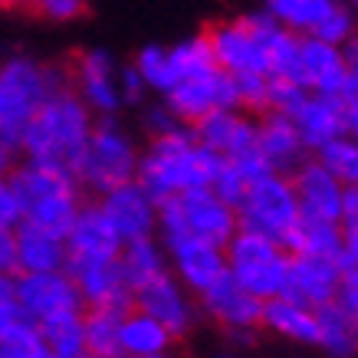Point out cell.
I'll return each mask as SVG.
<instances>
[{"label":"cell","instance_id":"1","mask_svg":"<svg viewBox=\"0 0 358 358\" xmlns=\"http://www.w3.org/2000/svg\"><path fill=\"white\" fill-rule=\"evenodd\" d=\"M204 36L214 63L230 76H293L299 36L293 30H286L270 10L214 23Z\"/></svg>","mask_w":358,"mask_h":358},{"label":"cell","instance_id":"2","mask_svg":"<svg viewBox=\"0 0 358 358\" xmlns=\"http://www.w3.org/2000/svg\"><path fill=\"white\" fill-rule=\"evenodd\" d=\"M92 125H96V115L73 92V86H59L36 106L30 122L23 125L20 138H17V152L27 162L56 164V168L73 171L86 148Z\"/></svg>","mask_w":358,"mask_h":358},{"label":"cell","instance_id":"3","mask_svg":"<svg viewBox=\"0 0 358 358\" xmlns=\"http://www.w3.org/2000/svg\"><path fill=\"white\" fill-rule=\"evenodd\" d=\"M220 162L224 158L207 152L187 125H178L171 131L152 135V141L141 148L135 181L162 204L191 187H210Z\"/></svg>","mask_w":358,"mask_h":358},{"label":"cell","instance_id":"4","mask_svg":"<svg viewBox=\"0 0 358 358\" xmlns=\"http://www.w3.org/2000/svg\"><path fill=\"white\" fill-rule=\"evenodd\" d=\"M10 174L17 194H20L23 224L56 230V234H66L73 227L79 207H83V187H79L76 174L56 168V164L27 162V158Z\"/></svg>","mask_w":358,"mask_h":358},{"label":"cell","instance_id":"5","mask_svg":"<svg viewBox=\"0 0 358 358\" xmlns=\"http://www.w3.org/2000/svg\"><path fill=\"white\" fill-rule=\"evenodd\" d=\"M69 86V69L33 56H10L0 63V138L17 148L23 125L53 89Z\"/></svg>","mask_w":358,"mask_h":358},{"label":"cell","instance_id":"6","mask_svg":"<svg viewBox=\"0 0 358 358\" xmlns=\"http://www.w3.org/2000/svg\"><path fill=\"white\" fill-rule=\"evenodd\" d=\"M237 207L224 201L214 187H191L158 204V240L201 237L224 247L237 234Z\"/></svg>","mask_w":358,"mask_h":358},{"label":"cell","instance_id":"7","mask_svg":"<svg viewBox=\"0 0 358 358\" xmlns=\"http://www.w3.org/2000/svg\"><path fill=\"white\" fill-rule=\"evenodd\" d=\"M138 155H141V148L135 145V138L122 129L119 122L96 119L73 174H76L79 187H86L92 194H106V191L125 185V181H135V174H138Z\"/></svg>","mask_w":358,"mask_h":358},{"label":"cell","instance_id":"8","mask_svg":"<svg viewBox=\"0 0 358 358\" xmlns=\"http://www.w3.org/2000/svg\"><path fill=\"white\" fill-rule=\"evenodd\" d=\"M224 253H227V273L247 293H253L263 303L282 293L289 253H286L280 240L257 234V230L237 227V234L224 243Z\"/></svg>","mask_w":358,"mask_h":358},{"label":"cell","instance_id":"9","mask_svg":"<svg viewBox=\"0 0 358 358\" xmlns=\"http://www.w3.org/2000/svg\"><path fill=\"white\" fill-rule=\"evenodd\" d=\"M299 201H296V187L289 174H260L253 178L237 201V220L240 227L266 234V237L280 240L286 247V240L299 224Z\"/></svg>","mask_w":358,"mask_h":358},{"label":"cell","instance_id":"10","mask_svg":"<svg viewBox=\"0 0 358 358\" xmlns=\"http://www.w3.org/2000/svg\"><path fill=\"white\" fill-rule=\"evenodd\" d=\"M266 10L296 36H319L336 46L358 36L355 10L345 0H266Z\"/></svg>","mask_w":358,"mask_h":358},{"label":"cell","instance_id":"11","mask_svg":"<svg viewBox=\"0 0 358 358\" xmlns=\"http://www.w3.org/2000/svg\"><path fill=\"white\" fill-rule=\"evenodd\" d=\"M69 69V86L96 119H112L125 106L122 99V66L106 50H83L76 59L66 66Z\"/></svg>","mask_w":358,"mask_h":358},{"label":"cell","instance_id":"12","mask_svg":"<svg viewBox=\"0 0 358 358\" xmlns=\"http://www.w3.org/2000/svg\"><path fill=\"white\" fill-rule=\"evenodd\" d=\"M289 83L303 86L306 92L348 99L352 96V73H348L345 46H336L319 36H299V53H296Z\"/></svg>","mask_w":358,"mask_h":358},{"label":"cell","instance_id":"13","mask_svg":"<svg viewBox=\"0 0 358 358\" xmlns=\"http://www.w3.org/2000/svg\"><path fill=\"white\" fill-rule=\"evenodd\" d=\"M164 106L178 115V122L194 125L217 109H240L237 102V79L224 73L220 66H210L197 76L181 79L174 89L164 92Z\"/></svg>","mask_w":358,"mask_h":358},{"label":"cell","instance_id":"14","mask_svg":"<svg viewBox=\"0 0 358 358\" xmlns=\"http://www.w3.org/2000/svg\"><path fill=\"white\" fill-rule=\"evenodd\" d=\"M131 306L141 309V313L155 315L174 338L191 336L197 326V319H201L197 296L191 293L171 270L162 273V276H155V280H148L145 286H138V289L131 293Z\"/></svg>","mask_w":358,"mask_h":358},{"label":"cell","instance_id":"15","mask_svg":"<svg viewBox=\"0 0 358 358\" xmlns=\"http://www.w3.org/2000/svg\"><path fill=\"white\" fill-rule=\"evenodd\" d=\"M17 296H20L23 315L43 326L56 315L83 313V296H79L76 282L66 270L50 273H17Z\"/></svg>","mask_w":358,"mask_h":358},{"label":"cell","instance_id":"16","mask_svg":"<svg viewBox=\"0 0 358 358\" xmlns=\"http://www.w3.org/2000/svg\"><path fill=\"white\" fill-rule=\"evenodd\" d=\"M197 306L207 319H214L220 329H227L237 338H247L263 322V299L247 293L230 273H224L214 286H207L197 296Z\"/></svg>","mask_w":358,"mask_h":358},{"label":"cell","instance_id":"17","mask_svg":"<svg viewBox=\"0 0 358 358\" xmlns=\"http://www.w3.org/2000/svg\"><path fill=\"white\" fill-rule=\"evenodd\" d=\"M162 243L171 273L194 296H201L207 286H214L227 273V253L220 243H210L201 237H168Z\"/></svg>","mask_w":358,"mask_h":358},{"label":"cell","instance_id":"18","mask_svg":"<svg viewBox=\"0 0 358 358\" xmlns=\"http://www.w3.org/2000/svg\"><path fill=\"white\" fill-rule=\"evenodd\" d=\"M102 207V214L109 217L122 243L141 237H155L158 234V201H155L138 181H125V185L112 187L106 194H99L96 201Z\"/></svg>","mask_w":358,"mask_h":358},{"label":"cell","instance_id":"19","mask_svg":"<svg viewBox=\"0 0 358 358\" xmlns=\"http://www.w3.org/2000/svg\"><path fill=\"white\" fill-rule=\"evenodd\" d=\"M66 273L73 276L86 309H129L131 306V289L119 266V257L66 263Z\"/></svg>","mask_w":358,"mask_h":358},{"label":"cell","instance_id":"20","mask_svg":"<svg viewBox=\"0 0 358 358\" xmlns=\"http://www.w3.org/2000/svg\"><path fill=\"white\" fill-rule=\"evenodd\" d=\"M342 270L345 266L336 257H296V253H289L282 296H293L299 303L319 309V306L336 299L338 282H342Z\"/></svg>","mask_w":358,"mask_h":358},{"label":"cell","instance_id":"21","mask_svg":"<svg viewBox=\"0 0 358 358\" xmlns=\"http://www.w3.org/2000/svg\"><path fill=\"white\" fill-rule=\"evenodd\" d=\"M293 119L299 138L306 141L309 152H319L326 141L338 138L348 131L345 122V99L322 96V92H303L296 99V106L286 112Z\"/></svg>","mask_w":358,"mask_h":358},{"label":"cell","instance_id":"22","mask_svg":"<svg viewBox=\"0 0 358 358\" xmlns=\"http://www.w3.org/2000/svg\"><path fill=\"white\" fill-rule=\"evenodd\" d=\"M253 152L266 164L273 174H293L306 162V141L299 138L293 119L282 112H263L257 122V138H253Z\"/></svg>","mask_w":358,"mask_h":358},{"label":"cell","instance_id":"23","mask_svg":"<svg viewBox=\"0 0 358 358\" xmlns=\"http://www.w3.org/2000/svg\"><path fill=\"white\" fill-rule=\"evenodd\" d=\"M191 131L210 155L230 162V158H243V155L253 152L257 122L250 119L243 109H217L204 115V119H197L191 125Z\"/></svg>","mask_w":358,"mask_h":358},{"label":"cell","instance_id":"24","mask_svg":"<svg viewBox=\"0 0 358 358\" xmlns=\"http://www.w3.org/2000/svg\"><path fill=\"white\" fill-rule=\"evenodd\" d=\"M122 253V237L102 214L99 204L79 207L73 227L66 230V263L83 260H115Z\"/></svg>","mask_w":358,"mask_h":358},{"label":"cell","instance_id":"25","mask_svg":"<svg viewBox=\"0 0 358 358\" xmlns=\"http://www.w3.org/2000/svg\"><path fill=\"white\" fill-rule=\"evenodd\" d=\"M289 178H293L296 201H299V214L303 217H322V220L342 217L345 185L319 158H306Z\"/></svg>","mask_w":358,"mask_h":358},{"label":"cell","instance_id":"26","mask_svg":"<svg viewBox=\"0 0 358 358\" xmlns=\"http://www.w3.org/2000/svg\"><path fill=\"white\" fill-rule=\"evenodd\" d=\"M178 338L155 319V315L141 313L135 306L125 309L122 315V332H119V355L125 358H158L168 355Z\"/></svg>","mask_w":358,"mask_h":358},{"label":"cell","instance_id":"27","mask_svg":"<svg viewBox=\"0 0 358 358\" xmlns=\"http://www.w3.org/2000/svg\"><path fill=\"white\" fill-rule=\"evenodd\" d=\"M263 329H270L273 336L299 342V345H315L319 336V319H315L313 306L299 303L293 296H273L263 303Z\"/></svg>","mask_w":358,"mask_h":358},{"label":"cell","instance_id":"28","mask_svg":"<svg viewBox=\"0 0 358 358\" xmlns=\"http://www.w3.org/2000/svg\"><path fill=\"white\" fill-rule=\"evenodd\" d=\"M66 270V234L20 224L17 227V273Z\"/></svg>","mask_w":358,"mask_h":358},{"label":"cell","instance_id":"29","mask_svg":"<svg viewBox=\"0 0 358 358\" xmlns=\"http://www.w3.org/2000/svg\"><path fill=\"white\" fill-rule=\"evenodd\" d=\"M342 224L338 220H322V217H299V224L293 227L286 250L296 257H336L342 260Z\"/></svg>","mask_w":358,"mask_h":358},{"label":"cell","instance_id":"30","mask_svg":"<svg viewBox=\"0 0 358 358\" xmlns=\"http://www.w3.org/2000/svg\"><path fill=\"white\" fill-rule=\"evenodd\" d=\"M319 319V336L315 345L322 348L329 358H358V322L332 299V303L315 309Z\"/></svg>","mask_w":358,"mask_h":358},{"label":"cell","instance_id":"31","mask_svg":"<svg viewBox=\"0 0 358 358\" xmlns=\"http://www.w3.org/2000/svg\"><path fill=\"white\" fill-rule=\"evenodd\" d=\"M119 266L125 273V282H129V289L135 293L138 286H145L148 280L155 276H162L168 273V253H164V243L155 237H141V240H129V243H122V253H119Z\"/></svg>","mask_w":358,"mask_h":358},{"label":"cell","instance_id":"32","mask_svg":"<svg viewBox=\"0 0 358 358\" xmlns=\"http://www.w3.org/2000/svg\"><path fill=\"white\" fill-rule=\"evenodd\" d=\"M40 336H43L50 358H89L86 336H83V313L56 315L40 326Z\"/></svg>","mask_w":358,"mask_h":358},{"label":"cell","instance_id":"33","mask_svg":"<svg viewBox=\"0 0 358 358\" xmlns=\"http://www.w3.org/2000/svg\"><path fill=\"white\" fill-rule=\"evenodd\" d=\"M125 309H83V336L89 355H119V332Z\"/></svg>","mask_w":358,"mask_h":358},{"label":"cell","instance_id":"34","mask_svg":"<svg viewBox=\"0 0 358 358\" xmlns=\"http://www.w3.org/2000/svg\"><path fill=\"white\" fill-rule=\"evenodd\" d=\"M315 158L326 164L342 185H358V138L355 135L345 131V135L326 141V145L315 152Z\"/></svg>","mask_w":358,"mask_h":358},{"label":"cell","instance_id":"35","mask_svg":"<svg viewBox=\"0 0 358 358\" xmlns=\"http://www.w3.org/2000/svg\"><path fill=\"white\" fill-rule=\"evenodd\" d=\"M0 358H50L36 322H20L0 336Z\"/></svg>","mask_w":358,"mask_h":358},{"label":"cell","instance_id":"36","mask_svg":"<svg viewBox=\"0 0 358 358\" xmlns=\"http://www.w3.org/2000/svg\"><path fill=\"white\" fill-rule=\"evenodd\" d=\"M135 69L138 76L145 79L148 92H158L164 96L171 89V63H168V46H145L138 56H135Z\"/></svg>","mask_w":358,"mask_h":358},{"label":"cell","instance_id":"37","mask_svg":"<svg viewBox=\"0 0 358 358\" xmlns=\"http://www.w3.org/2000/svg\"><path fill=\"white\" fill-rule=\"evenodd\" d=\"M27 322V315L20 309V296H17V273L13 276H3L0 273V336L10 332L13 326Z\"/></svg>","mask_w":358,"mask_h":358},{"label":"cell","instance_id":"38","mask_svg":"<svg viewBox=\"0 0 358 358\" xmlns=\"http://www.w3.org/2000/svg\"><path fill=\"white\" fill-rule=\"evenodd\" d=\"M89 0H30L27 10L40 13L43 20H53V23H73L86 13Z\"/></svg>","mask_w":358,"mask_h":358},{"label":"cell","instance_id":"39","mask_svg":"<svg viewBox=\"0 0 358 358\" xmlns=\"http://www.w3.org/2000/svg\"><path fill=\"white\" fill-rule=\"evenodd\" d=\"M23 224L20 194L10 171H0V230H17Z\"/></svg>","mask_w":358,"mask_h":358},{"label":"cell","instance_id":"40","mask_svg":"<svg viewBox=\"0 0 358 358\" xmlns=\"http://www.w3.org/2000/svg\"><path fill=\"white\" fill-rule=\"evenodd\" d=\"M342 266H345V263H342ZM336 303L358 322V270L355 266H345V270H342V282H338Z\"/></svg>","mask_w":358,"mask_h":358},{"label":"cell","instance_id":"41","mask_svg":"<svg viewBox=\"0 0 358 358\" xmlns=\"http://www.w3.org/2000/svg\"><path fill=\"white\" fill-rule=\"evenodd\" d=\"M145 96H148V86L138 76V69L135 66H122V99H125V106H138Z\"/></svg>","mask_w":358,"mask_h":358},{"label":"cell","instance_id":"42","mask_svg":"<svg viewBox=\"0 0 358 358\" xmlns=\"http://www.w3.org/2000/svg\"><path fill=\"white\" fill-rule=\"evenodd\" d=\"M145 125H148L152 135H162V131H171V129H178V125H185V122H178V115H174L168 106H152L148 115H145Z\"/></svg>","mask_w":358,"mask_h":358},{"label":"cell","instance_id":"43","mask_svg":"<svg viewBox=\"0 0 358 358\" xmlns=\"http://www.w3.org/2000/svg\"><path fill=\"white\" fill-rule=\"evenodd\" d=\"M0 273H17V230H0Z\"/></svg>","mask_w":358,"mask_h":358},{"label":"cell","instance_id":"44","mask_svg":"<svg viewBox=\"0 0 358 358\" xmlns=\"http://www.w3.org/2000/svg\"><path fill=\"white\" fill-rule=\"evenodd\" d=\"M342 234L358 230V185H345V197H342Z\"/></svg>","mask_w":358,"mask_h":358},{"label":"cell","instance_id":"45","mask_svg":"<svg viewBox=\"0 0 358 358\" xmlns=\"http://www.w3.org/2000/svg\"><path fill=\"white\" fill-rule=\"evenodd\" d=\"M342 263L358 270V230H348L345 234V243H342Z\"/></svg>","mask_w":358,"mask_h":358},{"label":"cell","instance_id":"46","mask_svg":"<svg viewBox=\"0 0 358 358\" xmlns=\"http://www.w3.org/2000/svg\"><path fill=\"white\" fill-rule=\"evenodd\" d=\"M348 53V73H352V96H358V36L345 46Z\"/></svg>","mask_w":358,"mask_h":358},{"label":"cell","instance_id":"47","mask_svg":"<svg viewBox=\"0 0 358 358\" xmlns=\"http://www.w3.org/2000/svg\"><path fill=\"white\" fill-rule=\"evenodd\" d=\"M345 122H348V135L358 138V96L345 99Z\"/></svg>","mask_w":358,"mask_h":358},{"label":"cell","instance_id":"48","mask_svg":"<svg viewBox=\"0 0 358 358\" xmlns=\"http://www.w3.org/2000/svg\"><path fill=\"white\" fill-rule=\"evenodd\" d=\"M13 152L17 148H13L10 141L0 138V171H13Z\"/></svg>","mask_w":358,"mask_h":358},{"label":"cell","instance_id":"49","mask_svg":"<svg viewBox=\"0 0 358 358\" xmlns=\"http://www.w3.org/2000/svg\"><path fill=\"white\" fill-rule=\"evenodd\" d=\"M10 7H30V0H0V10H10Z\"/></svg>","mask_w":358,"mask_h":358},{"label":"cell","instance_id":"50","mask_svg":"<svg viewBox=\"0 0 358 358\" xmlns=\"http://www.w3.org/2000/svg\"><path fill=\"white\" fill-rule=\"evenodd\" d=\"M345 3H348V7H352V10L358 13V0H345Z\"/></svg>","mask_w":358,"mask_h":358},{"label":"cell","instance_id":"51","mask_svg":"<svg viewBox=\"0 0 358 358\" xmlns=\"http://www.w3.org/2000/svg\"><path fill=\"white\" fill-rule=\"evenodd\" d=\"M89 358H125V355H89Z\"/></svg>","mask_w":358,"mask_h":358},{"label":"cell","instance_id":"52","mask_svg":"<svg viewBox=\"0 0 358 358\" xmlns=\"http://www.w3.org/2000/svg\"><path fill=\"white\" fill-rule=\"evenodd\" d=\"M158 358H178V355H174V352H168V355H158Z\"/></svg>","mask_w":358,"mask_h":358},{"label":"cell","instance_id":"53","mask_svg":"<svg viewBox=\"0 0 358 358\" xmlns=\"http://www.w3.org/2000/svg\"><path fill=\"white\" fill-rule=\"evenodd\" d=\"M217 358H237V355H217Z\"/></svg>","mask_w":358,"mask_h":358},{"label":"cell","instance_id":"54","mask_svg":"<svg viewBox=\"0 0 358 358\" xmlns=\"http://www.w3.org/2000/svg\"><path fill=\"white\" fill-rule=\"evenodd\" d=\"M263 3H266V0H263Z\"/></svg>","mask_w":358,"mask_h":358}]
</instances>
